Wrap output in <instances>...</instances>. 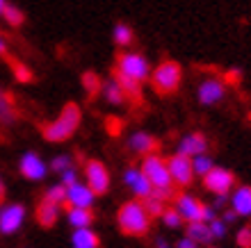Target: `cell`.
<instances>
[{
  "mask_svg": "<svg viewBox=\"0 0 251 248\" xmlns=\"http://www.w3.org/2000/svg\"><path fill=\"white\" fill-rule=\"evenodd\" d=\"M85 178H87V187L92 189L94 196H103L110 189V173H107L105 164L99 162V159L85 162Z\"/></svg>",
  "mask_w": 251,
  "mask_h": 248,
  "instance_id": "8992f818",
  "label": "cell"
},
{
  "mask_svg": "<svg viewBox=\"0 0 251 248\" xmlns=\"http://www.w3.org/2000/svg\"><path fill=\"white\" fill-rule=\"evenodd\" d=\"M114 68H119L124 75L137 80V82H144V80L151 78L149 62H146L144 55H137V52H119V55H117V64H114Z\"/></svg>",
  "mask_w": 251,
  "mask_h": 248,
  "instance_id": "5b68a950",
  "label": "cell"
},
{
  "mask_svg": "<svg viewBox=\"0 0 251 248\" xmlns=\"http://www.w3.org/2000/svg\"><path fill=\"white\" fill-rule=\"evenodd\" d=\"M112 80L121 87V91H124L126 100H130L132 105H142V103H144L142 82H137V80H132V78H128V75H124L119 68H112Z\"/></svg>",
  "mask_w": 251,
  "mask_h": 248,
  "instance_id": "8fae6325",
  "label": "cell"
},
{
  "mask_svg": "<svg viewBox=\"0 0 251 248\" xmlns=\"http://www.w3.org/2000/svg\"><path fill=\"white\" fill-rule=\"evenodd\" d=\"M117 223H119L121 232L128 237H144L151 228V219L139 201L124 203L119 207V214H117Z\"/></svg>",
  "mask_w": 251,
  "mask_h": 248,
  "instance_id": "7a4b0ae2",
  "label": "cell"
},
{
  "mask_svg": "<svg viewBox=\"0 0 251 248\" xmlns=\"http://www.w3.org/2000/svg\"><path fill=\"white\" fill-rule=\"evenodd\" d=\"M149 80H151V87L155 93H160V96H172V93L178 91L180 80H183V68H180L178 62L165 59V62L158 64V68L151 73Z\"/></svg>",
  "mask_w": 251,
  "mask_h": 248,
  "instance_id": "3957f363",
  "label": "cell"
},
{
  "mask_svg": "<svg viewBox=\"0 0 251 248\" xmlns=\"http://www.w3.org/2000/svg\"><path fill=\"white\" fill-rule=\"evenodd\" d=\"M2 19H5L12 27H19V25H23V21H25V14L21 12L19 7H14V5H9V2H7L5 9H2Z\"/></svg>",
  "mask_w": 251,
  "mask_h": 248,
  "instance_id": "83f0119b",
  "label": "cell"
},
{
  "mask_svg": "<svg viewBox=\"0 0 251 248\" xmlns=\"http://www.w3.org/2000/svg\"><path fill=\"white\" fill-rule=\"evenodd\" d=\"M128 148L137 155L146 157V155H155V150L160 148V141L149 132H135L130 139H128Z\"/></svg>",
  "mask_w": 251,
  "mask_h": 248,
  "instance_id": "5bb4252c",
  "label": "cell"
},
{
  "mask_svg": "<svg viewBox=\"0 0 251 248\" xmlns=\"http://www.w3.org/2000/svg\"><path fill=\"white\" fill-rule=\"evenodd\" d=\"M155 248H169V244H167L165 239H158V242H155Z\"/></svg>",
  "mask_w": 251,
  "mask_h": 248,
  "instance_id": "7bdbcfd3",
  "label": "cell"
},
{
  "mask_svg": "<svg viewBox=\"0 0 251 248\" xmlns=\"http://www.w3.org/2000/svg\"><path fill=\"white\" fill-rule=\"evenodd\" d=\"M94 219H96V214H94L92 209H78V207H73L71 212H69V223H71L75 230L89 228V225L94 223Z\"/></svg>",
  "mask_w": 251,
  "mask_h": 248,
  "instance_id": "7402d4cb",
  "label": "cell"
},
{
  "mask_svg": "<svg viewBox=\"0 0 251 248\" xmlns=\"http://www.w3.org/2000/svg\"><path fill=\"white\" fill-rule=\"evenodd\" d=\"M19 169H21V176L27 178V180H41L48 171L46 164L41 162L37 153H25L23 159H21V164H19Z\"/></svg>",
  "mask_w": 251,
  "mask_h": 248,
  "instance_id": "9a60e30c",
  "label": "cell"
},
{
  "mask_svg": "<svg viewBox=\"0 0 251 248\" xmlns=\"http://www.w3.org/2000/svg\"><path fill=\"white\" fill-rule=\"evenodd\" d=\"M5 198V187H2V180H0V201Z\"/></svg>",
  "mask_w": 251,
  "mask_h": 248,
  "instance_id": "ee69618b",
  "label": "cell"
},
{
  "mask_svg": "<svg viewBox=\"0 0 251 248\" xmlns=\"http://www.w3.org/2000/svg\"><path fill=\"white\" fill-rule=\"evenodd\" d=\"M5 52H7V44H5V39L0 37V55H5Z\"/></svg>",
  "mask_w": 251,
  "mask_h": 248,
  "instance_id": "b9f144b4",
  "label": "cell"
},
{
  "mask_svg": "<svg viewBox=\"0 0 251 248\" xmlns=\"http://www.w3.org/2000/svg\"><path fill=\"white\" fill-rule=\"evenodd\" d=\"M205 150H208V139L201 132H192V135L180 139L178 144V155H185L190 159H194L199 155H205Z\"/></svg>",
  "mask_w": 251,
  "mask_h": 248,
  "instance_id": "7c38bea8",
  "label": "cell"
},
{
  "mask_svg": "<svg viewBox=\"0 0 251 248\" xmlns=\"http://www.w3.org/2000/svg\"><path fill=\"white\" fill-rule=\"evenodd\" d=\"M233 212L238 216H251V187H240L233 194Z\"/></svg>",
  "mask_w": 251,
  "mask_h": 248,
  "instance_id": "ffe728a7",
  "label": "cell"
},
{
  "mask_svg": "<svg viewBox=\"0 0 251 248\" xmlns=\"http://www.w3.org/2000/svg\"><path fill=\"white\" fill-rule=\"evenodd\" d=\"M235 216H238V214H235L233 209H228V212L224 214V219H222V221H224V223H231V221H235Z\"/></svg>",
  "mask_w": 251,
  "mask_h": 248,
  "instance_id": "ab89813d",
  "label": "cell"
},
{
  "mask_svg": "<svg viewBox=\"0 0 251 248\" xmlns=\"http://www.w3.org/2000/svg\"><path fill=\"white\" fill-rule=\"evenodd\" d=\"M142 205H144V209H146V214H149V219H162V214H165V203L162 201H158L155 196H149V198H144V201H139Z\"/></svg>",
  "mask_w": 251,
  "mask_h": 248,
  "instance_id": "d4e9b609",
  "label": "cell"
},
{
  "mask_svg": "<svg viewBox=\"0 0 251 248\" xmlns=\"http://www.w3.org/2000/svg\"><path fill=\"white\" fill-rule=\"evenodd\" d=\"M224 203H226V196H217L215 198V207H222Z\"/></svg>",
  "mask_w": 251,
  "mask_h": 248,
  "instance_id": "60d3db41",
  "label": "cell"
},
{
  "mask_svg": "<svg viewBox=\"0 0 251 248\" xmlns=\"http://www.w3.org/2000/svg\"><path fill=\"white\" fill-rule=\"evenodd\" d=\"M0 203H2V201H0Z\"/></svg>",
  "mask_w": 251,
  "mask_h": 248,
  "instance_id": "bcb514c9",
  "label": "cell"
},
{
  "mask_svg": "<svg viewBox=\"0 0 251 248\" xmlns=\"http://www.w3.org/2000/svg\"><path fill=\"white\" fill-rule=\"evenodd\" d=\"M187 239H192L194 244L212 242V232L208 223H187Z\"/></svg>",
  "mask_w": 251,
  "mask_h": 248,
  "instance_id": "603a6c76",
  "label": "cell"
},
{
  "mask_svg": "<svg viewBox=\"0 0 251 248\" xmlns=\"http://www.w3.org/2000/svg\"><path fill=\"white\" fill-rule=\"evenodd\" d=\"M192 169H194V173H199V176H208L212 171V159L208 155H199L192 159Z\"/></svg>",
  "mask_w": 251,
  "mask_h": 248,
  "instance_id": "f546056e",
  "label": "cell"
},
{
  "mask_svg": "<svg viewBox=\"0 0 251 248\" xmlns=\"http://www.w3.org/2000/svg\"><path fill=\"white\" fill-rule=\"evenodd\" d=\"M12 71H14V78L19 80V82H32V80H34V73L30 71L25 64L12 62Z\"/></svg>",
  "mask_w": 251,
  "mask_h": 248,
  "instance_id": "4dcf8cb0",
  "label": "cell"
},
{
  "mask_svg": "<svg viewBox=\"0 0 251 248\" xmlns=\"http://www.w3.org/2000/svg\"><path fill=\"white\" fill-rule=\"evenodd\" d=\"M224 91H226L224 80L210 78L201 82V87H199V100H201V105H212L224 98Z\"/></svg>",
  "mask_w": 251,
  "mask_h": 248,
  "instance_id": "2e32d148",
  "label": "cell"
},
{
  "mask_svg": "<svg viewBox=\"0 0 251 248\" xmlns=\"http://www.w3.org/2000/svg\"><path fill=\"white\" fill-rule=\"evenodd\" d=\"M50 169L57 171V173H64V171H69V169H71V157H66V155L55 157L53 162H50Z\"/></svg>",
  "mask_w": 251,
  "mask_h": 248,
  "instance_id": "d6a6232c",
  "label": "cell"
},
{
  "mask_svg": "<svg viewBox=\"0 0 251 248\" xmlns=\"http://www.w3.org/2000/svg\"><path fill=\"white\" fill-rule=\"evenodd\" d=\"M5 5H7V0H0V16H2V9H5Z\"/></svg>",
  "mask_w": 251,
  "mask_h": 248,
  "instance_id": "f6af8a7d",
  "label": "cell"
},
{
  "mask_svg": "<svg viewBox=\"0 0 251 248\" xmlns=\"http://www.w3.org/2000/svg\"><path fill=\"white\" fill-rule=\"evenodd\" d=\"M105 128L110 130V135H112V137H117V135L121 132V121L117 116H107L105 118Z\"/></svg>",
  "mask_w": 251,
  "mask_h": 248,
  "instance_id": "e575fe53",
  "label": "cell"
},
{
  "mask_svg": "<svg viewBox=\"0 0 251 248\" xmlns=\"http://www.w3.org/2000/svg\"><path fill=\"white\" fill-rule=\"evenodd\" d=\"M16 98L9 91H0V123L12 125L16 121Z\"/></svg>",
  "mask_w": 251,
  "mask_h": 248,
  "instance_id": "ac0fdd59",
  "label": "cell"
},
{
  "mask_svg": "<svg viewBox=\"0 0 251 248\" xmlns=\"http://www.w3.org/2000/svg\"><path fill=\"white\" fill-rule=\"evenodd\" d=\"M208 228H210L212 237H217V239H222V237L226 235V223H224V221H219V219H215V221L208 223Z\"/></svg>",
  "mask_w": 251,
  "mask_h": 248,
  "instance_id": "836d02e7",
  "label": "cell"
},
{
  "mask_svg": "<svg viewBox=\"0 0 251 248\" xmlns=\"http://www.w3.org/2000/svg\"><path fill=\"white\" fill-rule=\"evenodd\" d=\"M240 80H242V73L238 68H233V71H228L224 75V85H240Z\"/></svg>",
  "mask_w": 251,
  "mask_h": 248,
  "instance_id": "8d00e7d4",
  "label": "cell"
},
{
  "mask_svg": "<svg viewBox=\"0 0 251 248\" xmlns=\"http://www.w3.org/2000/svg\"><path fill=\"white\" fill-rule=\"evenodd\" d=\"M44 201L53 203V205H57V207H60L62 203L66 201V187H64V184H55V187H50V189L46 191Z\"/></svg>",
  "mask_w": 251,
  "mask_h": 248,
  "instance_id": "f1b7e54d",
  "label": "cell"
},
{
  "mask_svg": "<svg viewBox=\"0 0 251 248\" xmlns=\"http://www.w3.org/2000/svg\"><path fill=\"white\" fill-rule=\"evenodd\" d=\"M167 169L172 176V182L176 187H190L194 180V169H192V159L185 155H172L167 159Z\"/></svg>",
  "mask_w": 251,
  "mask_h": 248,
  "instance_id": "52a82bcc",
  "label": "cell"
},
{
  "mask_svg": "<svg viewBox=\"0 0 251 248\" xmlns=\"http://www.w3.org/2000/svg\"><path fill=\"white\" fill-rule=\"evenodd\" d=\"M57 216H60V207L57 205H53V203H48V201L39 203V207H37V221H39V225L53 228L55 223H57Z\"/></svg>",
  "mask_w": 251,
  "mask_h": 248,
  "instance_id": "d6986e66",
  "label": "cell"
},
{
  "mask_svg": "<svg viewBox=\"0 0 251 248\" xmlns=\"http://www.w3.org/2000/svg\"><path fill=\"white\" fill-rule=\"evenodd\" d=\"M80 121H82V112H80V107L75 103H66L64 110H62V114L55 118L53 123L41 125V132H44L46 141L60 144V141H66L69 137L75 135Z\"/></svg>",
  "mask_w": 251,
  "mask_h": 248,
  "instance_id": "6da1fadb",
  "label": "cell"
},
{
  "mask_svg": "<svg viewBox=\"0 0 251 248\" xmlns=\"http://www.w3.org/2000/svg\"><path fill=\"white\" fill-rule=\"evenodd\" d=\"M103 93H105V98L110 100L112 105H121L126 100L124 91H121V87L114 82V80H110V82H103Z\"/></svg>",
  "mask_w": 251,
  "mask_h": 248,
  "instance_id": "484cf974",
  "label": "cell"
},
{
  "mask_svg": "<svg viewBox=\"0 0 251 248\" xmlns=\"http://www.w3.org/2000/svg\"><path fill=\"white\" fill-rule=\"evenodd\" d=\"M73 248H99L100 246V239L94 230L85 228V230H75L71 237Z\"/></svg>",
  "mask_w": 251,
  "mask_h": 248,
  "instance_id": "44dd1931",
  "label": "cell"
},
{
  "mask_svg": "<svg viewBox=\"0 0 251 248\" xmlns=\"http://www.w3.org/2000/svg\"><path fill=\"white\" fill-rule=\"evenodd\" d=\"M176 248H199V244H194L192 239H187V237H183V239H178V244H176Z\"/></svg>",
  "mask_w": 251,
  "mask_h": 248,
  "instance_id": "f35d334b",
  "label": "cell"
},
{
  "mask_svg": "<svg viewBox=\"0 0 251 248\" xmlns=\"http://www.w3.org/2000/svg\"><path fill=\"white\" fill-rule=\"evenodd\" d=\"M238 246L251 248V228H242L238 232Z\"/></svg>",
  "mask_w": 251,
  "mask_h": 248,
  "instance_id": "d590c367",
  "label": "cell"
},
{
  "mask_svg": "<svg viewBox=\"0 0 251 248\" xmlns=\"http://www.w3.org/2000/svg\"><path fill=\"white\" fill-rule=\"evenodd\" d=\"M75 180H78V178H75V171H73V169H69V171H64V173H62V184H64L66 189H69V187H73V184H78Z\"/></svg>",
  "mask_w": 251,
  "mask_h": 248,
  "instance_id": "74e56055",
  "label": "cell"
},
{
  "mask_svg": "<svg viewBox=\"0 0 251 248\" xmlns=\"http://www.w3.org/2000/svg\"><path fill=\"white\" fill-rule=\"evenodd\" d=\"M132 39H135V37H132V30L126 25V23H117V25H114V44H117V46H121V48L130 46Z\"/></svg>",
  "mask_w": 251,
  "mask_h": 248,
  "instance_id": "4316f807",
  "label": "cell"
},
{
  "mask_svg": "<svg viewBox=\"0 0 251 248\" xmlns=\"http://www.w3.org/2000/svg\"><path fill=\"white\" fill-rule=\"evenodd\" d=\"M94 194L87 184H73L66 189V201L71 203V207H78V209H92V203H94Z\"/></svg>",
  "mask_w": 251,
  "mask_h": 248,
  "instance_id": "e0dca14e",
  "label": "cell"
},
{
  "mask_svg": "<svg viewBox=\"0 0 251 248\" xmlns=\"http://www.w3.org/2000/svg\"><path fill=\"white\" fill-rule=\"evenodd\" d=\"M142 173L149 178L153 189H172V187H176L172 182L169 169H167V159H162L160 155H146L144 164H142Z\"/></svg>",
  "mask_w": 251,
  "mask_h": 248,
  "instance_id": "277c9868",
  "label": "cell"
},
{
  "mask_svg": "<svg viewBox=\"0 0 251 248\" xmlns=\"http://www.w3.org/2000/svg\"><path fill=\"white\" fill-rule=\"evenodd\" d=\"M82 87H85L87 98L94 100L100 91H103V80H100L94 71H87V73H82Z\"/></svg>",
  "mask_w": 251,
  "mask_h": 248,
  "instance_id": "cb8c5ba5",
  "label": "cell"
},
{
  "mask_svg": "<svg viewBox=\"0 0 251 248\" xmlns=\"http://www.w3.org/2000/svg\"><path fill=\"white\" fill-rule=\"evenodd\" d=\"M174 209L180 214V219L187 223H203V214H205V205L197 198L187 196V194H178L174 201Z\"/></svg>",
  "mask_w": 251,
  "mask_h": 248,
  "instance_id": "ba28073f",
  "label": "cell"
},
{
  "mask_svg": "<svg viewBox=\"0 0 251 248\" xmlns=\"http://www.w3.org/2000/svg\"><path fill=\"white\" fill-rule=\"evenodd\" d=\"M25 219V207L23 205H7L0 209V232L12 235L21 228V223Z\"/></svg>",
  "mask_w": 251,
  "mask_h": 248,
  "instance_id": "30bf717a",
  "label": "cell"
},
{
  "mask_svg": "<svg viewBox=\"0 0 251 248\" xmlns=\"http://www.w3.org/2000/svg\"><path fill=\"white\" fill-rule=\"evenodd\" d=\"M162 221H165V225H169V228H178L180 223H183V219H180V214L174 207H167L165 214H162Z\"/></svg>",
  "mask_w": 251,
  "mask_h": 248,
  "instance_id": "1f68e13d",
  "label": "cell"
},
{
  "mask_svg": "<svg viewBox=\"0 0 251 248\" xmlns=\"http://www.w3.org/2000/svg\"><path fill=\"white\" fill-rule=\"evenodd\" d=\"M124 180H126V184L135 191V196H137L139 201H144V198H149L153 194L151 182H149V178L142 173V169H128L124 173Z\"/></svg>",
  "mask_w": 251,
  "mask_h": 248,
  "instance_id": "4fadbf2b",
  "label": "cell"
},
{
  "mask_svg": "<svg viewBox=\"0 0 251 248\" xmlns=\"http://www.w3.org/2000/svg\"><path fill=\"white\" fill-rule=\"evenodd\" d=\"M233 184H235V176L228 169H222V166H212L210 173L203 176V187L212 194H217V196H226Z\"/></svg>",
  "mask_w": 251,
  "mask_h": 248,
  "instance_id": "9c48e42d",
  "label": "cell"
}]
</instances>
